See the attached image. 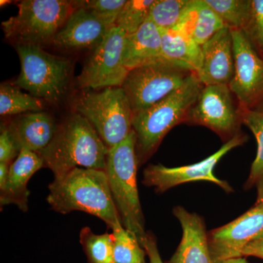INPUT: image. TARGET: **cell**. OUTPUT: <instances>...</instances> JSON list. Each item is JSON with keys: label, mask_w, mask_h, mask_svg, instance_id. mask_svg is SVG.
Wrapping results in <instances>:
<instances>
[{"label": "cell", "mask_w": 263, "mask_h": 263, "mask_svg": "<svg viewBox=\"0 0 263 263\" xmlns=\"http://www.w3.org/2000/svg\"><path fill=\"white\" fill-rule=\"evenodd\" d=\"M44 100L21 91L15 84L0 86V114L16 115L25 112H41L45 108Z\"/></svg>", "instance_id": "cell-22"}, {"label": "cell", "mask_w": 263, "mask_h": 263, "mask_svg": "<svg viewBox=\"0 0 263 263\" xmlns=\"http://www.w3.org/2000/svg\"><path fill=\"white\" fill-rule=\"evenodd\" d=\"M161 32L162 62L197 73L202 63L201 46L178 29Z\"/></svg>", "instance_id": "cell-21"}, {"label": "cell", "mask_w": 263, "mask_h": 263, "mask_svg": "<svg viewBox=\"0 0 263 263\" xmlns=\"http://www.w3.org/2000/svg\"><path fill=\"white\" fill-rule=\"evenodd\" d=\"M234 74L229 87L240 110L263 108V59L240 29H231Z\"/></svg>", "instance_id": "cell-12"}, {"label": "cell", "mask_w": 263, "mask_h": 263, "mask_svg": "<svg viewBox=\"0 0 263 263\" xmlns=\"http://www.w3.org/2000/svg\"><path fill=\"white\" fill-rule=\"evenodd\" d=\"M138 168L136 136L133 130L125 140L108 151L105 172L121 222L142 246L147 233L137 183Z\"/></svg>", "instance_id": "cell-4"}, {"label": "cell", "mask_w": 263, "mask_h": 263, "mask_svg": "<svg viewBox=\"0 0 263 263\" xmlns=\"http://www.w3.org/2000/svg\"><path fill=\"white\" fill-rule=\"evenodd\" d=\"M162 62V32L149 18L133 34H127L124 63L128 70Z\"/></svg>", "instance_id": "cell-19"}, {"label": "cell", "mask_w": 263, "mask_h": 263, "mask_svg": "<svg viewBox=\"0 0 263 263\" xmlns=\"http://www.w3.org/2000/svg\"><path fill=\"white\" fill-rule=\"evenodd\" d=\"M247 140L248 136L240 133L212 155L190 165L168 167L161 164H149L143 171L142 183L148 187L155 188L157 193H162L183 183L205 181L215 183L226 193H232L233 189L227 181L216 177L214 168L224 155L233 148L245 144Z\"/></svg>", "instance_id": "cell-11"}, {"label": "cell", "mask_w": 263, "mask_h": 263, "mask_svg": "<svg viewBox=\"0 0 263 263\" xmlns=\"http://www.w3.org/2000/svg\"><path fill=\"white\" fill-rule=\"evenodd\" d=\"M110 29L87 10L78 8L57 33L52 44L62 49H95Z\"/></svg>", "instance_id": "cell-16"}, {"label": "cell", "mask_w": 263, "mask_h": 263, "mask_svg": "<svg viewBox=\"0 0 263 263\" xmlns=\"http://www.w3.org/2000/svg\"><path fill=\"white\" fill-rule=\"evenodd\" d=\"M257 187V199H256L255 205H263V179H261L256 184Z\"/></svg>", "instance_id": "cell-35"}, {"label": "cell", "mask_w": 263, "mask_h": 263, "mask_svg": "<svg viewBox=\"0 0 263 263\" xmlns=\"http://www.w3.org/2000/svg\"><path fill=\"white\" fill-rule=\"evenodd\" d=\"M9 1H5V0H1L0 1V5H1L2 7L4 6L5 5L9 4Z\"/></svg>", "instance_id": "cell-37"}, {"label": "cell", "mask_w": 263, "mask_h": 263, "mask_svg": "<svg viewBox=\"0 0 263 263\" xmlns=\"http://www.w3.org/2000/svg\"><path fill=\"white\" fill-rule=\"evenodd\" d=\"M263 236V205H255L226 226L208 232L209 249L215 263L242 257L249 243Z\"/></svg>", "instance_id": "cell-13"}, {"label": "cell", "mask_w": 263, "mask_h": 263, "mask_svg": "<svg viewBox=\"0 0 263 263\" xmlns=\"http://www.w3.org/2000/svg\"><path fill=\"white\" fill-rule=\"evenodd\" d=\"M126 36L116 26L109 29L78 77V87L85 90L122 87L129 71L124 63Z\"/></svg>", "instance_id": "cell-10"}, {"label": "cell", "mask_w": 263, "mask_h": 263, "mask_svg": "<svg viewBox=\"0 0 263 263\" xmlns=\"http://www.w3.org/2000/svg\"><path fill=\"white\" fill-rule=\"evenodd\" d=\"M76 110L89 121L108 150L133 130V110L122 87L85 90L76 100Z\"/></svg>", "instance_id": "cell-6"}, {"label": "cell", "mask_w": 263, "mask_h": 263, "mask_svg": "<svg viewBox=\"0 0 263 263\" xmlns=\"http://www.w3.org/2000/svg\"><path fill=\"white\" fill-rule=\"evenodd\" d=\"M189 0H154L148 18L161 30L176 28Z\"/></svg>", "instance_id": "cell-27"}, {"label": "cell", "mask_w": 263, "mask_h": 263, "mask_svg": "<svg viewBox=\"0 0 263 263\" xmlns=\"http://www.w3.org/2000/svg\"><path fill=\"white\" fill-rule=\"evenodd\" d=\"M112 230L114 237V263H146V250L136 236L124 228L122 223Z\"/></svg>", "instance_id": "cell-24"}, {"label": "cell", "mask_w": 263, "mask_h": 263, "mask_svg": "<svg viewBox=\"0 0 263 263\" xmlns=\"http://www.w3.org/2000/svg\"><path fill=\"white\" fill-rule=\"evenodd\" d=\"M217 263H249L245 257H233L224 259Z\"/></svg>", "instance_id": "cell-36"}, {"label": "cell", "mask_w": 263, "mask_h": 263, "mask_svg": "<svg viewBox=\"0 0 263 263\" xmlns=\"http://www.w3.org/2000/svg\"><path fill=\"white\" fill-rule=\"evenodd\" d=\"M15 49L22 65L15 86L48 103H61L70 88V62L42 46L15 45Z\"/></svg>", "instance_id": "cell-5"}, {"label": "cell", "mask_w": 263, "mask_h": 263, "mask_svg": "<svg viewBox=\"0 0 263 263\" xmlns=\"http://www.w3.org/2000/svg\"><path fill=\"white\" fill-rule=\"evenodd\" d=\"M204 85L192 72L182 86L149 108L133 114L138 166L155 154L164 136L177 124L186 122L189 111Z\"/></svg>", "instance_id": "cell-3"}, {"label": "cell", "mask_w": 263, "mask_h": 263, "mask_svg": "<svg viewBox=\"0 0 263 263\" xmlns=\"http://www.w3.org/2000/svg\"><path fill=\"white\" fill-rule=\"evenodd\" d=\"M142 247L146 250L147 256L149 259V263H164L161 258L157 238L152 233H147L146 238L142 243Z\"/></svg>", "instance_id": "cell-32"}, {"label": "cell", "mask_w": 263, "mask_h": 263, "mask_svg": "<svg viewBox=\"0 0 263 263\" xmlns=\"http://www.w3.org/2000/svg\"><path fill=\"white\" fill-rule=\"evenodd\" d=\"M44 167L41 156L36 152L22 150L10 164L9 175L4 187L0 190V205H16L22 212L28 211L29 180L40 169Z\"/></svg>", "instance_id": "cell-18"}, {"label": "cell", "mask_w": 263, "mask_h": 263, "mask_svg": "<svg viewBox=\"0 0 263 263\" xmlns=\"http://www.w3.org/2000/svg\"><path fill=\"white\" fill-rule=\"evenodd\" d=\"M10 164L0 162V190L4 187L9 175Z\"/></svg>", "instance_id": "cell-34"}, {"label": "cell", "mask_w": 263, "mask_h": 263, "mask_svg": "<svg viewBox=\"0 0 263 263\" xmlns=\"http://www.w3.org/2000/svg\"><path fill=\"white\" fill-rule=\"evenodd\" d=\"M191 73L164 62L132 69L122 88L129 99L133 114L149 108L179 89Z\"/></svg>", "instance_id": "cell-8"}, {"label": "cell", "mask_w": 263, "mask_h": 263, "mask_svg": "<svg viewBox=\"0 0 263 263\" xmlns=\"http://www.w3.org/2000/svg\"><path fill=\"white\" fill-rule=\"evenodd\" d=\"M154 0H127L116 21V27L126 34L136 32L148 19Z\"/></svg>", "instance_id": "cell-28"}, {"label": "cell", "mask_w": 263, "mask_h": 263, "mask_svg": "<svg viewBox=\"0 0 263 263\" xmlns=\"http://www.w3.org/2000/svg\"><path fill=\"white\" fill-rule=\"evenodd\" d=\"M173 214L181 224L183 235L174 255L164 263H215L209 249L203 218L182 206L175 207Z\"/></svg>", "instance_id": "cell-15"}, {"label": "cell", "mask_w": 263, "mask_h": 263, "mask_svg": "<svg viewBox=\"0 0 263 263\" xmlns=\"http://www.w3.org/2000/svg\"><path fill=\"white\" fill-rule=\"evenodd\" d=\"M79 240L88 263H114L112 233L97 235L89 227H84L81 230Z\"/></svg>", "instance_id": "cell-25"}, {"label": "cell", "mask_w": 263, "mask_h": 263, "mask_svg": "<svg viewBox=\"0 0 263 263\" xmlns=\"http://www.w3.org/2000/svg\"><path fill=\"white\" fill-rule=\"evenodd\" d=\"M224 27L219 15L205 0H189L174 29L185 33L202 46Z\"/></svg>", "instance_id": "cell-20"}, {"label": "cell", "mask_w": 263, "mask_h": 263, "mask_svg": "<svg viewBox=\"0 0 263 263\" xmlns=\"http://www.w3.org/2000/svg\"><path fill=\"white\" fill-rule=\"evenodd\" d=\"M108 151L89 121L76 113L58 126L51 143L37 154L58 178L76 167L105 171Z\"/></svg>", "instance_id": "cell-2"}, {"label": "cell", "mask_w": 263, "mask_h": 263, "mask_svg": "<svg viewBox=\"0 0 263 263\" xmlns=\"http://www.w3.org/2000/svg\"><path fill=\"white\" fill-rule=\"evenodd\" d=\"M48 190V203L59 214L85 212L101 219L110 230L122 223L105 171L76 167L54 178Z\"/></svg>", "instance_id": "cell-1"}, {"label": "cell", "mask_w": 263, "mask_h": 263, "mask_svg": "<svg viewBox=\"0 0 263 263\" xmlns=\"http://www.w3.org/2000/svg\"><path fill=\"white\" fill-rule=\"evenodd\" d=\"M226 27L243 30L250 14L251 0H205Z\"/></svg>", "instance_id": "cell-26"}, {"label": "cell", "mask_w": 263, "mask_h": 263, "mask_svg": "<svg viewBox=\"0 0 263 263\" xmlns=\"http://www.w3.org/2000/svg\"><path fill=\"white\" fill-rule=\"evenodd\" d=\"M58 126L51 115L41 111L18 116L6 127L20 152L40 153L51 143Z\"/></svg>", "instance_id": "cell-17"}, {"label": "cell", "mask_w": 263, "mask_h": 263, "mask_svg": "<svg viewBox=\"0 0 263 263\" xmlns=\"http://www.w3.org/2000/svg\"><path fill=\"white\" fill-rule=\"evenodd\" d=\"M20 151L5 124L1 126L0 133V162L11 164L18 157Z\"/></svg>", "instance_id": "cell-31"}, {"label": "cell", "mask_w": 263, "mask_h": 263, "mask_svg": "<svg viewBox=\"0 0 263 263\" xmlns=\"http://www.w3.org/2000/svg\"><path fill=\"white\" fill-rule=\"evenodd\" d=\"M16 15L2 23L5 37L15 45L52 43L75 10L67 0H24Z\"/></svg>", "instance_id": "cell-7"}, {"label": "cell", "mask_w": 263, "mask_h": 263, "mask_svg": "<svg viewBox=\"0 0 263 263\" xmlns=\"http://www.w3.org/2000/svg\"><path fill=\"white\" fill-rule=\"evenodd\" d=\"M242 257H255L263 259V236L258 238L243 249Z\"/></svg>", "instance_id": "cell-33"}, {"label": "cell", "mask_w": 263, "mask_h": 263, "mask_svg": "<svg viewBox=\"0 0 263 263\" xmlns=\"http://www.w3.org/2000/svg\"><path fill=\"white\" fill-rule=\"evenodd\" d=\"M72 2L74 9L89 11L105 25L111 28L127 0H78Z\"/></svg>", "instance_id": "cell-29"}, {"label": "cell", "mask_w": 263, "mask_h": 263, "mask_svg": "<svg viewBox=\"0 0 263 263\" xmlns=\"http://www.w3.org/2000/svg\"><path fill=\"white\" fill-rule=\"evenodd\" d=\"M241 122L252 131L257 143V155L245 184V190H250L263 179V108L241 110Z\"/></svg>", "instance_id": "cell-23"}, {"label": "cell", "mask_w": 263, "mask_h": 263, "mask_svg": "<svg viewBox=\"0 0 263 263\" xmlns=\"http://www.w3.org/2000/svg\"><path fill=\"white\" fill-rule=\"evenodd\" d=\"M242 31L263 59V0H251L250 14Z\"/></svg>", "instance_id": "cell-30"}, {"label": "cell", "mask_w": 263, "mask_h": 263, "mask_svg": "<svg viewBox=\"0 0 263 263\" xmlns=\"http://www.w3.org/2000/svg\"><path fill=\"white\" fill-rule=\"evenodd\" d=\"M202 63L197 72L204 86L228 85L234 74L231 29L224 27L201 46Z\"/></svg>", "instance_id": "cell-14"}, {"label": "cell", "mask_w": 263, "mask_h": 263, "mask_svg": "<svg viewBox=\"0 0 263 263\" xmlns=\"http://www.w3.org/2000/svg\"><path fill=\"white\" fill-rule=\"evenodd\" d=\"M185 122L209 128L227 143L241 133V110L228 85L204 86Z\"/></svg>", "instance_id": "cell-9"}]
</instances>
